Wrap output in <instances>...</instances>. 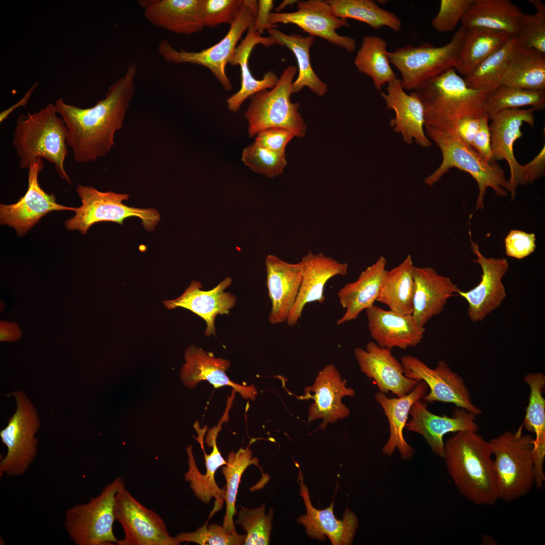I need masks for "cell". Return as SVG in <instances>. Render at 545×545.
Listing matches in <instances>:
<instances>
[{"label":"cell","mask_w":545,"mask_h":545,"mask_svg":"<svg viewBox=\"0 0 545 545\" xmlns=\"http://www.w3.org/2000/svg\"><path fill=\"white\" fill-rule=\"evenodd\" d=\"M137 72L136 64L130 63L125 74L110 86L104 98L92 107L81 108L61 98L56 100L57 112L68 130L67 143L75 161L93 162L112 149L115 133L123 128L135 92Z\"/></svg>","instance_id":"6da1fadb"},{"label":"cell","mask_w":545,"mask_h":545,"mask_svg":"<svg viewBox=\"0 0 545 545\" xmlns=\"http://www.w3.org/2000/svg\"><path fill=\"white\" fill-rule=\"evenodd\" d=\"M443 458L458 491L469 501L491 506L499 500L491 448L477 432H456L445 444Z\"/></svg>","instance_id":"7a4b0ae2"},{"label":"cell","mask_w":545,"mask_h":545,"mask_svg":"<svg viewBox=\"0 0 545 545\" xmlns=\"http://www.w3.org/2000/svg\"><path fill=\"white\" fill-rule=\"evenodd\" d=\"M413 91L423 105L425 127L456 132L462 119L487 114L484 104L488 93L468 87L454 68Z\"/></svg>","instance_id":"3957f363"},{"label":"cell","mask_w":545,"mask_h":545,"mask_svg":"<svg viewBox=\"0 0 545 545\" xmlns=\"http://www.w3.org/2000/svg\"><path fill=\"white\" fill-rule=\"evenodd\" d=\"M58 115L52 103L33 114L20 115L16 120L12 144L21 169H29L38 158H44L53 164L63 179L71 184L64 168L68 152V130Z\"/></svg>","instance_id":"277c9868"},{"label":"cell","mask_w":545,"mask_h":545,"mask_svg":"<svg viewBox=\"0 0 545 545\" xmlns=\"http://www.w3.org/2000/svg\"><path fill=\"white\" fill-rule=\"evenodd\" d=\"M425 128L427 135L440 148L443 156L440 166L425 178L426 184L433 186L451 169L456 168L469 173L477 184L479 191L475 210L484 208V198L488 188H492L499 196H507L508 180L503 169L496 162L485 161L459 138L456 132Z\"/></svg>","instance_id":"5b68a950"},{"label":"cell","mask_w":545,"mask_h":545,"mask_svg":"<svg viewBox=\"0 0 545 545\" xmlns=\"http://www.w3.org/2000/svg\"><path fill=\"white\" fill-rule=\"evenodd\" d=\"M521 425L488 442L494 456V469L498 499L505 502L526 495L535 485L534 438L523 434Z\"/></svg>","instance_id":"8992f818"},{"label":"cell","mask_w":545,"mask_h":545,"mask_svg":"<svg viewBox=\"0 0 545 545\" xmlns=\"http://www.w3.org/2000/svg\"><path fill=\"white\" fill-rule=\"evenodd\" d=\"M297 68L289 66L284 69L275 86L252 95L245 117L248 122L250 137L272 127H280L292 131L295 137L305 136L307 126L298 110L300 104L293 102L292 84Z\"/></svg>","instance_id":"52a82bcc"},{"label":"cell","mask_w":545,"mask_h":545,"mask_svg":"<svg viewBox=\"0 0 545 545\" xmlns=\"http://www.w3.org/2000/svg\"><path fill=\"white\" fill-rule=\"evenodd\" d=\"M258 3L255 0H243L238 15L230 25L225 36L214 45L198 51H187L174 48L167 40L161 41L158 52L168 63L192 64L207 68L220 82L224 89L229 91L232 85L226 73V67L234 54L237 44L243 33L253 25Z\"/></svg>","instance_id":"ba28073f"},{"label":"cell","mask_w":545,"mask_h":545,"mask_svg":"<svg viewBox=\"0 0 545 545\" xmlns=\"http://www.w3.org/2000/svg\"><path fill=\"white\" fill-rule=\"evenodd\" d=\"M466 29L461 26L450 41L436 47L428 42L398 47L388 56L400 72L403 88L414 90L421 84L454 68Z\"/></svg>","instance_id":"9c48e42d"},{"label":"cell","mask_w":545,"mask_h":545,"mask_svg":"<svg viewBox=\"0 0 545 545\" xmlns=\"http://www.w3.org/2000/svg\"><path fill=\"white\" fill-rule=\"evenodd\" d=\"M124 484L121 477L108 483L101 493L86 503L77 504L65 513L64 527L77 545L118 543L113 532L116 494Z\"/></svg>","instance_id":"30bf717a"},{"label":"cell","mask_w":545,"mask_h":545,"mask_svg":"<svg viewBox=\"0 0 545 545\" xmlns=\"http://www.w3.org/2000/svg\"><path fill=\"white\" fill-rule=\"evenodd\" d=\"M76 190L81 199L82 205L75 208V215L65 222V227L68 230H77L85 235L95 223L110 222L122 225L125 219L137 217L141 220L144 228L151 231L159 222L160 215L156 209L139 208L124 204L123 201L129 197L127 194L101 192L92 186L81 185H78Z\"/></svg>","instance_id":"8fae6325"},{"label":"cell","mask_w":545,"mask_h":545,"mask_svg":"<svg viewBox=\"0 0 545 545\" xmlns=\"http://www.w3.org/2000/svg\"><path fill=\"white\" fill-rule=\"evenodd\" d=\"M13 395L16 411L0 432L7 449L0 462V474L16 477L24 474L34 461L38 445L35 435L40 424L36 409L26 395L16 391Z\"/></svg>","instance_id":"7c38bea8"},{"label":"cell","mask_w":545,"mask_h":545,"mask_svg":"<svg viewBox=\"0 0 545 545\" xmlns=\"http://www.w3.org/2000/svg\"><path fill=\"white\" fill-rule=\"evenodd\" d=\"M405 375L411 379L423 381L429 389L421 400L426 403L441 402L452 403L475 415L481 410L472 402L471 395L463 378L453 371L444 360L433 368L417 357L407 355L401 358Z\"/></svg>","instance_id":"4fadbf2b"},{"label":"cell","mask_w":545,"mask_h":545,"mask_svg":"<svg viewBox=\"0 0 545 545\" xmlns=\"http://www.w3.org/2000/svg\"><path fill=\"white\" fill-rule=\"evenodd\" d=\"M114 513L125 533L118 545H175L161 518L135 499L124 484L116 495Z\"/></svg>","instance_id":"5bb4252c"},{"label":"cell","mask_w":545,"mask_h":545,"mask_svg":"<svg viewBox=\"0 0 545 545\" xmlns=\"http://www.w3.org/2000/svg\"><path fill=\"white\" fill-rule=\"evenodd\" d=\"M534 110L507 109L491 116L489 125L491 147L494 161L505 159L509 168L510 176L508 191L513 200L519 185H525L523 165H520L514 154L513 146L518 138L523 136L521 127L524 123L533 127L535 123Z\"/></svg>","instance_id":"9a60e30c"},{"label":"cell","mask_w":545,"mask_h":545,"mask_svg":"<svg viewBox=\"0 0 545 545\" xmlns=\"http://www.w3.org/2000/svg\"><path fill=\"white\" fill-rule=\"evenodd\" d=\"M297 10L291 13H273L269 15V22L293 24L309 33L329 42L354 52L356 48L354 39L339 35L336 30L342 27H350L346 19L337 17L325 1L309 0L298 1Z\"/></svg>","instance_id":"2e32d148"},{"label":"cell","mask_w":545,"mask_h":545,"mask_svg":"<svg viewBox=\"0 0 545 545\" xmlns=\"http://www.w3.org/2000/svg\"><path fill=\"white\" fill-rule=\"evenodd\" d=\"M469 235L471 250L476 256L473 261L479 264L482 273L477 286L467 291L460 290L457 295L466 300L469 317L476 322L483 320L498 308L506 298L505 288L502 280L508 270L509 263L505 258L484 256L478 245L472 241L470 230Z\"/></svg>","instance_id":"e0dca14e"},{"label":"cell","mask_w":545,"mask_h":545,"mask_svg":"<svg viewBox=\"0 0 545 545\" xmlns=\"http://www.w3.org/2000/svg\"><path fill=\"white\" fill-rule=\"evenodd\" d=\"M43 168L41 158L29 168L28 187L26 193L15 203L1 204V224L14 228L19 236L25 235L47 213L53 210H75V208L58 204L53 194L40 186L38 177Z\"/></svg>","instance_id":"ac0fdd59"},{"label":"cell","mask_w":545,"mask_h":545,"mask_svg":"<svg viewBox=\"0 0 545 545\" xmlns=\"http://www.w3.org/2000/svg\"><path fill=\"white\" fill-rule=\"evenodd\" d=\"M347 383L334 364L327 365L319 371L313 384L306 388L305 395L298 398L314 400L308 410V421L321 420L319 428L324 430L328 424L349 416L350 410L342 399L354 397L355 392L346 386Z\"/></svg>","instance_id":"d6986e66"},{"label":"cell","mask_w":545,"mask_h":545,"mask_svg":"<svg viewBox=\"0 0 545 545\" xmlns=\"http://www.w3.org/2000/svg\"><path fill=\"white\" fill-rule=\"evenodd\" d=\"M409 414L411 419L406 423V429L422 435L432 452L442 458L445 451L443 441L445 434L458 431H478L475 415L459 407L451 417L445 414L440 416L428 410L426 402L419 400L413 403Z\"/></svg>","instance_id":"ffe728a7"},{"label":"cell","mask_w":545,"mask_h":545,"mask_svg":"<svg viewBox=\"0 0 545 545\" xmlns=\"http://www.w3.org/2000/svg\"><path fill=\"white\" fill-rule=\"evenodd\" d=\"M354 352L360 371L373 380L380 392H391L401 397L410 393L419 382L405 375L402 364L392 355L391 349L371 341L365 349L356 348Z\"/></svg>","instance_id":"44dd1931"},{"label":"cell","mask_w":545,"mask_h":545,"mask_svg":"<svg viewBox=\"0 0 545 545\" xmlns=\"http://www.w3.org/2000/svg\"><path fill=\"white\" fill-rule=\"evenodd\" d=\"M298 482L306 513L298 517L297 520L305 527L307 535L312 539L321 541L327 536L333 545L350 544L359 526L355 514L346 508L342 519H338L334 514V502L324 509H317L312 505L308 489L304 484L300 469Z\"/></svg>","instance_id":"7402d4cb"},{"label":"cell","mask_w":545,"mask_h":545,"mask_svg":"<svg viewBox=\"0 0 545 545\" xmlns=\"http://www.w3.org/2000/svg\"><path fill=\"white\" fill-rule=\"evenodd\" d=\"M300 261L302 266V280L297 298L286 321L290 326L297 324L306 305L314 302H324V288L330 279L336 276H345L348 274L347 263L322 253H314L309 251Z\"/></svg>","instance_id":"603a6c76"},{"label":"cell","mask_w":545,"mask_h":545,"mask_svg":"<svg viewBox=\"0 0 545 545\" xmlns=\"http://www.w3.org/2000/svg\"><path fill=\"white\" fill-rule=\"evenodd\" d=\"M380 95L387 108L394 111L395 118L390 124L394 131L400 133L407 144L416 143L428 147L431 142L425 135L424 111L421 101L414 91L407 94L403 88L400 79L396 78L388 83L387 93Z\"/></svg>","instance_id":"cb8c5ba5"},{"label":"cell","mask_w":545,"mask_h":545,"mask_svg":"<svg viewBox=\"0 0 545 545\" xmlns=\"http://www.w3.org/2000/svg\"><path fill=\"white\" fill-rule=\"evenodd\" d=\"M265 265L266 286L271 302L269 321L274 324L286 322L300 289L301 262L291 263L268 254Z\"/></svg>","instance_id":"d4e9b609"},{"label":"cell","mask_w":545,"mask_h":545,"mask_svg":"<svg viewBox=\"0 0 545 545\" xmlns=\"http://www.w3.org/2000/svg\"><path fill=\"white\" fill-rule=\"evenodd\" d=\"M232 282V279L227 277L214 288L204 291L201 289L202 285L199 282L193 281L181 296L175 299L166 300L164 304L169 309L182 307L194 312L206 323L205 336L215 335L216 316L219 314L228 315L237 302L234 294L225 291Z\"/></svg>","instance_id":"484cf974"},{"label":"cell","mask_w":545,"mask_h":545,"mask_svg":"<svg viewBox=\"0 0 545 545\" xmlns=\"http://www.w3.org/2000/svg\"><path fill=\"white\" fill-rule=\"evenodd\" d=\"M185 363L180 371V378L184 385L194 388L198 383L206 380L214 388L230 386L245 399L255 400L258 391L253 385H240L230 379L226 374L231 362L229 360L215 358L211 352H207L195 346H190L185 350Z\"/></svg>","instance_id":"4316f807"},{"label":"cell","mask_w":545,"mask_h":545,"mask_svg":"<svg viewBox=\"0 0 545 545\" xmlns=\"http://www.w3.org/2000/svg\"><path fill=\"white\" fill-rule=\"evenodd\" d=\"M370 336L380 347L405 349L421 343L425 329L412 314H401L373 305L365 310Z\"/></svg>","instance_id":"83f0119b"},{"label":"cell","mask_w":545,"mask_h":545,"mask_svg":"<svg viewBox=\"0 0 545 545\" xmlns=\"http://www.w3.org/2000/svg\"><path fill=\"white\" fill-rule=\"evenodd\" d=\"M145 18L152 25L177 34L202 30L203 0H140Z\"/></svg>","instance_id":"f1b7e54d"},{"label":"cell","mask_w":545,"mask_h":545,"mask_svg":"<svg viewBox=\"0 0 545 545\" xmlns=\"http://www.w3.org/2000/svg\"><path fill=\"white\" fill-rule=\"evenodd\" d=\"M414 296L412 315L420 326L441 313L449 298L460 289L448 277L433 268L414 266Z\"/></svg>","instance_id":"f546056e"},{"label":"cell","mask_w":545,"mask_h":545,"mask_svg":"<svg viewBox=\"0 0 545 545\" xmlns=\"http://www.w3.org/2000/svg\"><path fill=\"white\" fill-rule=\"evenodd\" d=\"M428 390L427 384L420 381L410 393L401 397L389 398L380 392L375 394L374 399L382 407L389 424L390 436L382 449L384 455L391 456L397 449L404 460L413 458L414 450L405 440L403 429L413 403L421 400Z\"/></svg>","instance_id":"4dcf8cb0"},{"label":"cell","mask_w":545,"mask_h":545,"mask_svg":"<svg viewBox=\"0 0 545 545\" xmlns=\"http://www.w3.org/2000/svg\"><path fill=\"white\" fill-rule=\"evenodd\" d=\"M387 259L379 257L360 274L357 279L343 286L338 292L340 303L345 309L344 315L337 321L339 325L356 319L360 313L374 305L387 271Z\"/></svg>","instance_id":"1f68e13d"},{"label":"cell","mask_w":545,"mask_h":545,"mask_svg":"<svg viewBox=\"0 0 545 545\" xmlns=\"http://www.w3.org/2000/svg\"><path fill=\"white\" fill-rule=\"evenodd\" d=\"M258 44L269 47L277 44V42L269 36H262L252 25L247 30L245 38L237 46L229 63L234 66L239 65L241 75L240 89L227 100L228 109L233 113L239 110L246 99L259 91L273 88L278 81L277 76L271 71L266 72L260 80L252 76L248 67V60L253 49Z\"/></svg>","instance_id":"d6a6232c"},{"label":"cell","mask_w":545,"mask_h":545,"mask_svg":"<svg viewBox=\"0 0 545 545\" xmlns=\"http://www.w3.org/2000/svg\"><path fill=\"white\" fill-rule=\"evenodd\" d=\"M524 381L530 388V394L521 425L535 433L533 447L535 486L542 488L545 481L543 468L545 458V400L543 396L545 375L540 372L529 373Z\"/></svg>","instance_id":"836d02e7"},{"label":"cell","mask_w":545,"mask_h":545,"mask_svg":"<svg viewBox=\"0 0 545 545\" xmlns=\"http://www.w3.org/2000/svg\"><path fill=\"white\" fill-rule=\"evenodd\" d=\"M455 69L464 77L483 60L500 49L513 35L484 28H466Z\"/></svg>","instance_id":"e575fe53"},{"label":"cell","mask_w":545,"mask_h":545,"mask_svg":"<svg viewBox=\"0 0 545 545\" xmlns=\"http://www.w3.org/2000/svg\"><path fill=\"white\" fill-rule=\"evenodd\" d=\"M522 13L510 0H474L461 23L465 28H484L514 35Z\"/></svg>","instance_id":"d590c367"},{"label":"cell","mask_w":545,"mask_h":545,"mask_svg":"<svg viewBox=\"0 0 545 545\" xmlns=\"http://www.w3.org/2000/svg\"><path fill=\"white\" fill-rule=\"evenodd\" d=\"M269 36L277 44L285 46L294 53L296 58L299 74L292 84L293 93H298L304 87H308L314 93L323 96L328 92L327 85L317 76L311 65L309 50L314 42L313 36H302L299 34H286L276 28L267 30Z\"/></svg>","instance_id":"8d00e7d4"},{"label":"cell","mask_w":545,"mask_h":545,"mask_svg":"<svg viewBox=\"0 0 545 545\" xmlns=\"http://www.w3.org/2000/svg\"><path fill=\"white\" fill-rule=\"evenodd\" d=\"M501 85L545 90V53L516 43Z\"/></svg>","instance_id":"74e56055"},{"label":"cell","mask_w":545,"mask_h":545,"mask_svg":"<svg viewBox=\"0 0 545 545\" xmlns=\"http://www.w3.org/2000/svg\"><path fill=\"white\" fill-rule=\"evenodd\" d=\"M412 257L408 255L397 266L387 270L377 301L390 310L404 314H412L414 296V267Z\"/></svg>","instance_id":"f35d334b"},{"label":"cell","mask_w":545,"mask_h":545,"mask_svg":"<svg viewBox=\"0 0 545 545\" xmlns=\"http://www.w3.org/2000/svg\"><path fill=\"white\" fill-rule=\"evenodd\" d=\"M387 46L382 38L365 35L354 59L359 71L370 77L378 91L383 85L397 78L390 66Z\"/></svg>","instance_id":"ab89813d"},{"label":"cell","mask_w":545,"mask_h":545,"mask_svg":"<svg viewBox=\"0 0 545 545\" xmlns=\"http://www.w3.org/2000/svg\"><path fill=\"white\" fill-rule=\"evenodd\" d=\"M325 2L339 18L357 20L375 29L386 26L395 32L401 30L402 23L397 15L382 9L373 0H328Z\"/></svg>","instance_id":"60d3db41"},{"label":"cell","mask_w":545,"mask_h":545,"mask_svg":"<svg viewBox=\"0 0 545 545\" xmlns=\"http://www.w3.org/2000/svg\"><path fill=\"white\" fill-rule=\"evenodd\" d=\"M516 45L514 35L498 51L481 62L464 79L473 89L490 92L500 85Z\"/></svg>","instance_id":"b9f144b4"},{"label":"cell","mask_w":545,"mask_h":545,"mask_svg":"<svg viewBox=\"0 0 545 545\" xmlns=\"http://www.w3.org/2000/svg\"><path fill=\"white\" fill-rule=\"evenodd\" d=\"M251 443V441L246 448H241L237 452L231 451L228 456L227 464L222 469L226 481L225 498L226 510L223 526L231 532L236 531L233 517L236 513L235 503L243 472L250 465H254L260 469L262 477L264 475L258 464V459L252 457V452L250 449Z\"/></svg>","instance_id":"7bdbcfd3"},{"label":"cell","mask_w":545,"mask_h":545,"mask_svg":"<svg viewBox=\"0 0 545 545\" xmlns=\"http://www.w3.org/2000/svg\"><path fill=\"white\" fill-rule=\"evenodd\" d=\"M530 106L535 111L545 108V90L501 85L487 93L484 110L489 116L507 109Z\"/></svg>","instance_id":"ee69618b"},{"label":"cell","mask_w":545,"mask_h":545,"mask_svg":"<svg viewBox=\"0 0 545 545\" xmlns=\"http://www.w3.org/2000/svg\"><path fill=\"white\" fill-rule=\"evenodd\" d=\"M186 452L188 470L185 473V480L190 483L194 495L203 503L207 504L212 498L215 499L213 509L211 512L214 514L222 508L226 493V487L221 488L215 481L214 474L217 468L214 466L205 465L206 473L202 474L196 464L191 446L187 447Z\"/></svg>","instance_id":"f6af8a7d"},{"label":"cell","mask_w":545,"mask_h":545,"mask_svg":"<svg viewBox=\"0 0 545 545\" xmlns=\"http://www.w3.org/2000/svg\"><path fill=\"white\" fill-rule=\"evenodd\" d=\"M536 9L533 14L522 13L514 36L518 45L545 53V5L540 0H528Z\"/></svg>","instance_id":"bcb514c9"},{"label":"cell","mask_w":545,"mask_h":545,"mask_svg":"<svg viewBox=\"0 0 545 545\" xmlns=\"http://www.w3.org/2000/svg\"><path fill=\"white\" fill-rule=\"evenodd\" d=\"M265 504L260 507L249 509L240 507L236 524L246 532L244 545H265L270 541L274 511L265 514Z\"/></svg>","instance_id":"7dc6e473"},{"label":"cell","mask_w":545,"mask_h":545,"mask_svg":"<svg viewBox=\"0 0 545 545\" xmlns=\"http://www.w3.org/2000/svg\"><path fill=\"white\" fill-rule=\"evenodd\" d=\"M241 159L253 172L269 178L283 174L287 165L285 153L275 152L255 142L243 149Z\"/></svg>","instance_id":"c3c4849f"},{"label":"cell","mask_w":545,"mask_h":545,"mask_svg":"<svg viewBox=\"0 0 545 545\" xmlns=\"http://www.w3.org/2000/svg\"><path fill=\"white\" fill-rule=\"evenodd\" d=\"M192 532H181L174 537L175 545L182 542H192L200 545H241L243 544L246 535L239 534L237 531L231 532L223 525L207 523Z\"/></svg>","instance_id":"681fc988"},{"label":"cell","mask_w":545,"mask_h":545,"mask_svg":"<svg viewBox=\"0 0 545 545\" xmlns=\"http://www.w3.org/2000/svg\"><path fill=\"white\" fill-rule=\"evenodd\" d=\"M243 0H203L204 27H215L220 24H231L236 19Z\"/></svg>","instance_id":"f907efd6"},{"label":"cell","mask_w":545,"mask_h":545,"mask_svg":"<svg viewBox=\"0 0 545 545\" xmlns=\"http://www.w3.org/2000/svg\"><path fill=\"white\" fill-rule=\"evenodd\" d=\"M474 0H441L438 13L431 20L432 27L437 31H453L467 13Z\"/></svg>","instance_id":"816d5d0a"},{"label":"cell","mask_w":545,"mask_h":545,"mask_svg":"<svg viewBox=\"0 0 545 545\" xmlns=\"http://www.w3.org/2000/svg\"><path fill=\"white\" fill-rule=\"evenodd\" d=\"M535 241L534 233L512 230L505 239L506 254L509 257L523 259L534 251Z\"/></svg>","instance_id":"f5cc1de1"},{"label":"cell","mask_w":545,"mask_h":545,"mask_svg":"<svg viewBox=\"0 0 545 545\" xmlns=\"http://www.w3.org/2000/svg\"><path fill=\"white\" fill-rule=\"evenodd\" d=\"M294 137L295 134L289 129L272 127L257 133L254 142L275 152L285 153L287 145Z\"/></svg>","instance_id":"db71d44e"},{"label":"cell","mask_w":545,"mask_h":545,"mask_svg":"<svg viewBox=\"0 0 545 545\" xmlns=\"http://www.w3.org/2000/svg\"><path fill=\"white\" fill-rule=\"evenodd\" d=\"M486 114L480 117L478 129L471 147L486 162H494L491 147V138L488 120Z\"/></svg>","instance_id":"11a10c76"},{"label":"cell","mask_w":545,"mask_h":545,"mask_svg":"<svg viewBox=\"0 0 545 545\" xmlns=\"http://www.w3.org/2000/svg\"><path fill=\"white\" fill-rule=\"evenodd\" d=\"M524 185L532 184L545 173L544 145L530 162L523 165Z\"/></svg>","instance_id":"9f6ffc18"},{"label":"cell","mask_w":545,"mask_h":545,"mask_svg":"<svg viewBox=\"0 0 545 545\" xmlns=\"http://www.w3.org/2000/svg\"><path fill=\"white\" fill-rule=\"evenodd\" d=\"M258 3L257 12L253 27L258 33L261 34L265 30L277 28L278 25H272L269 22V15L274 7V1L259 0Z\"/></svg>","instance_id":"6f0895ef"},{"label":"cell","mask_w":545,"mask_h":545,"mask_svg":"<svg viewBox=\"0 0 545 545\" xmlns=\"http://www.w3.org/2000/svg\"><path fill=\"white\" fill-rule=\"evenodd\" d=\"M479 118L466 117L461 120L457 125L456 133L458 137L470 147L478 129Z\"/></svg>","instance_id":"680465c9"},{"label":"cell","mask_w":545,"mask_h":545,"mask_svg":"<svg viewBox=\"0 0 545 545\" xmlns=\"http://www.w3.org/2000/svg\"><path fill=\"white\" fill-rule=\"evenodd\" d=\"M21 337L22 333L17 323L1 321L0 340L1 342H14L21 339Z\"/></svg>","instance_id":"91938a15"},{"label":"cell","mask_w":545,"mask_h":545,"mask_svg":"<svg viewBox=\"0 0 545 545\" xmlns=\"http://www.w3.org/2000/svg\"><path fill=\"white\" fill-rule=\"evenodd\" d=\"M38 84V82H36L35 84H34L31 87V88L28 90H27V91L25 93V94H24L23 97L19 101H18L17 103H16L15 104H14V105H13L12 106H11L9 108H7L6 110H4V111H2L1 113V114H0V122L1 123L3 122L6 119H7L8 118V117L9 116V115L12 112H13L15 109L18 108V107L21 106H24V107L25 106V105L28 103L30 98H31V96L32 95V93H33L34 90L36 88Z\"/></svg>","instance_id":"94428289"},{"label":"cell","mask_w":545,"mask_h":545,"mask_svg":"<svg viewBox=\"0 0 545 545\" xmlns=\"http://www.w3.org/2000/svg\"><path fill=\"white\" fill-rule=\"evenodd\" d=\"M298 1L296 0H285L283 1L281 4L276 8V13H280L281 10L284 9L285 7L289 5H292L296 3H297Z\"/></svg>","instance_id":"6125c7cd"}]
</instances>
